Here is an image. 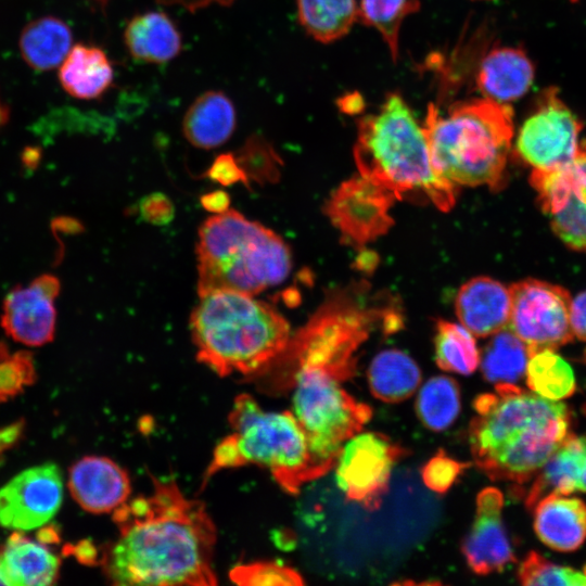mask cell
<instances>
[{"label":"cell","mask_w":586,"mask_h":586,"mask_svg":"<svg viewBox=\"0 0 586 586\" xmlns=\"http://www.w3.org/2000/svg\"><path fill=\"white\" fill-rule=\"evenodd\" d=\"M151 477L150 494L113 511L118 536L98 564L114 585H215L217 530L205 505L175 480Z\"/></svg>","instance_id":"1"},{"label":"cell","mask_w":586,"mask_h":586,"mask_svg":"<svg viewBox=\"0 0 586 586\" xmlns=\"http://www.w3.org/2000/svg\"><path fill=\"white\" fill-rule=\"evenodd\" d=\"M469 425L475 464L491 480L513 484L533 480L568 435L570 413L559 400L527 392L513 383H496L479 395Z\"/></svg>","instance_id":"2"},{"label":"cell","mask_w":586,"mask_h":586,"mask_svg":"<svg viewBox=\"0 0 586 586\" xmlns=\"http://www.w3.org/2000/svg\"><path fill=\"white\" fill-rule=\"evenodd\" d=\"M437 174L453 184L504 186L513 112L488 98L460 101L446 112L431 104L423 127Z\"/></svg>","instance_id":"3"},{"label":"cell","mask_w":586,"mask_h":586,"mask_svg":"<svg viewBox=\"0 0 586 586\" xmlns=\"http://www.w3.org/2000/svg\"><path fill=\"white\" fill-rule=\"evenodd\" d=\"M190 328L199 361L218 375L268 369L291 334L283 316L252 295L216 291L200 296Z\"/></svg>","instance_id":"4"},{"label":"cell","mask_w":586,"mask_h":586,"mask_svg":"<svg viewBox=\"0 0 586 586\" xmlns=\"http://www.w3.org/2000/svg\"><path fill=\"white\" fill-rule=\"evenodd\" d=\"M354 157L360 176L396 199L419 191L441 211L455 204L456 186L434 169L423 127L397 93H390L378 112L359 119Z\"/></svg>","instance_id":"5"},{"label":"cell","mask_w":586,"mask_h":586,"mask_svg":"<svg viewBox=\"0 0 586 586\" xmlns=\"http://www.w3.org/2000/svg\"><path fill=\"white\" fill-rule=\"evenodd\" d=\"M228 421L231 432L215 447L202 489L219 471L246 464L269 470L292 495H297L304 483L323 475L292 411L266 410L252 395L242 393L234 398Z\"/></svg>","instance_id":"6"},{"label":"cell","mask_w":586,"mask_h":586,"mask_svg":"<svg viewBox=\"0 0 586 586\" xmlns=\"http://www.w3.org/2000/svg\"><path fill=\"white\" fill-rule=\"evenodd\" d=\"M198 291L255 295L281 283L292 267L291 252L272 230L233 209L209 217L199 231Z\"/></svg>","instance_id":"7"},{"label":"cell","mask_w":586,"mask_h":586,"mask_svg":"<svg viewBox=\"0 0 586 586\" xmlns=\"http://www.w3.org/2000/svg\"><path fill=\"white\" fill-rule=\"evenodd\" d=\"M285 371V384L294 390L293 415L307 438L311 456L326 474L334 466L347 440L371 419L372 409L349 395L340 375L321 368L298 366Z\"/></svg>","instance_id":"8"},{"label":"cell","mask_w":586,"mask_h":586,"mask_svg":"<svg viewBox=\"0 0 586 586\" xmlns=\"http://www.w3.org/2000/svg\"><path fill=\"white\" fill-rule=\"evenodd\" d=\"M511 308L508 328L527 346L530 355L557 349L574 337L568 290L537 279H525L509 288Z\"/></svg>","instance_id":"9"},{"label":"cell","mask_w":586,"mask_h":586,"mask_svg":"<svg viewBox=\"0 0 586 586\" xmlns=\"http://www.w3.org/2000/svg\"><path fill=\"white\" fill-rule=\"evenodd\" d=\"M530 182L556 235L570 249L586 253V139L574 158L549 170L533 169Z\"/></svg>","instance_id":"10"},{"label":"cell","mask_w":586,"mask_h":586,"mask_svg":"<svg viewBox=\"0 0 586 586\" xmlns=\"http://www.w3.org/2000/svg\"><path fill=\"white\" fill-rule=\"evenodd\" d=\"M407 450L378 432L356 434L343 445L335 466V481L348 500L377 510L387 493L394 464Z\"/></svg>","instance_id":"11"},{"label":"cell","mask_w":586,"mask_h":586,"mask_svg":"<svg viewBox=\"0 0 586 586\" xmlns=\"http://www.w3.org/2000/svg\"><path fill=\"white\" fill-rule=\"evenodd\" d=\"M581 129V122L560 99L557 89L549 88L523 123L515 151L535 170L558 168L576 155Z\"/></svg>","instance_id":"12"},{"label":"cell","mask_w":586,"mask_h":586,"mask_svg":"<svg viewBox=\"0 0 586 586\" xmlns=\"http://www.w3.org/2000/svg\"><path fill=\"white\" fill-rule=\"evenodd\" d=\"M63 500V476L54 463L28 468L0 488V526L30 531L46 525Z\"/></svg>","instance_id":"13"},{"label":"cell","mask_w":586,"mask_h":586,"mask_svg":"<svg viewBox=\"0 0 586 586\" xmlns=\"http://www.w3.org/2000/svg\"><path fill=\"white\" fill-rule=\"evenodd\" d=\"M396 198L360 176L343 182L327 206L332 224L348 243L361 246L384 234L393 220L388 214Z\"/></svg>","instance_id":"14"},{"label":"cell","mask_w":586,"mask_h":586,"mask_svg":"<svg viewBox=\"0 0 586 586\" xmlns=\"http://www.w3.org/2000/svg\"><path fill=\"white\" fill-rule=\"evenodd\" d=\"M60 280L49 273L27 286L17 285L2 304L1 326L14 341L27 346H42L53 340L56 327L55 298Z\"/></svg>","instance_id":"15"},{"label":"cell","mask_w":586,"mask_h":586,"mask_svg":"<svg viewBox=\"0 0 586 586\" xmlns=\"http://www.w3.org/2000/svg\"><path fill=\"white\" fill-rule=\"evenodd\" d=\"M504 496L486 487L476 497L472 527L462 543V553L473 572L486 575L500 572L515 561L501 518Z\"/></svg>","instance_id":"16"},{"label":"cell","mask_w":586,"mask_h":586,"mask_svg":"<svg viewBox=\"0 0 586 586\" xmlns=\"http://www.w3.org/2000/svg\"><path fill=\"white\" fill-rule=\"evenodd\" d=\"M68 489L74 500L90 513L113 512L131 494L127 471L111 458L85 456L68 472Z\"/></svg>","instance_id":"17"},{"label":"cell","mask_w":586,"mask_h":586,"mask_svg":"<svg viewBox=\"0 0 586 586\" xmlns=\"http://www.w3.org/2000/svg\"><path fill=\"white\" fill-rule=\"evenodd\" d=\"M511 308L510 291L488 277L466 282L456 296V314L473 335L485 337L508 327Z\"/></svg>","instance_id":"18"},{"label":"cell","mask_w":586,"mask_h":586,"mask_svg":"<svg viewBox=\"0 0 586 586\" xmlns=\"http://www.w3.org/2000/svg\"><path fill=\"white\" fill-rule=\"evenodd\" d=\"M60 557L46 543L21 531L0 546V585H52L60 577Z\"/></svg>","instance_id":"19"},{"label":"cell","mask_w":586,"mask_h":586,"mask_svg":"<svg viewBox=\"0 0 586 586\" xmlns=\"http://www.w3.org/2000/svg\"><path fill=\"white\" fill-rule=\"evenodd\" d=\"M534 509V528L549 548L562 552L577 549L586 539V504L568 495L551 493Z\"/></svg>","instance_id":"20"},{"label":"cell","mask_w":586,"mask_h":586,"mask_svg":"<svg viewBox=\"0 0 586 586\" xmlns=\"http://www.w3.org/2000/svg\"><path fill=\"white\" fill-rule=\"evenodd\" d=\"M532 481L525 496L531 509L551 493L586 492V437L568 433Z\"/></svg>","instance_id":"21"},{"label":"cell","mask_w":586,"mask_h":586,"mask_svg":"<svg viewBox=\"0 0 586 586\" xmlns=\"http://www.w3.org/2000/svg\"><path fill=\"white\" fill-rule=\"evenodd\" d=\"M535 69L526 53L518 48H495L483 59L477 87L485 98L507 103L523 97L532 86Z\"/></svg>","instance_id":"22"},{"label":"cell","mask_w":586,"mask_h":586,"mask_svg":"<svg viewBox=\"0 0 586 586\" xmlns=\"http://www.w3.org/2000/svg\"><path fill=\"white\" fill-rule=\"evenodd\" d=\"M235 109L221 91H206L190 105L182 120L187 140L201 149L225 143L235 128Z\"/></svg>","instance_id":"23"},{"label":"cell","mask_w":586,"mask_h":586,"mask_svg":"<svg viewBox=\"0 0 586 586\" xmlns=\"http://www.w3.org/2000/svg\"><path fill=\"white\" fill-rule=\"evenodd\" d=\"M124 42L133 59L154 64L173 60L181 50L178 28L158 11L133 16L125 28Z\"/></svg>","instance_id":"24"},{"label":"cell","mask_w":586,"mask_h":586,"mask_svg":"<svg viewBox=\"0 0 586 586\" xmlns=\"http://www.w3.org/2000/svg\"><path fill=\"white\" fill-rule=\"evenodd\" d=\"M59 79L71 97L93 100L111 87L114 72L102 49L78 43L61 63Z\"/></svg>","instance_id":"25"},{"label":"cell","mask_w":586,"mask_h":586,"mask_svg":"<svg viewBox=\"0 0 586 586\" xmlns=\"http://www.w3.org/2000/svg\"><path fill=\"white\" fill-rule=\"evenodd\" d=\"M69 26L59 17L47 15L28 23L20 36V51L28 66L50 71L59 66L72 49Z\"/></svg>","instance_id":"26"},{"label":"cell","mask_w":586,"mask_h":586,"mask_svg":"<svg viewBox=\"0 0 586 586\" xmlns=\"http://www.w3.org/2000/svg\"><path fill=\"white\" fill-rule=\"evenodd\" d=\"M368 382L373 396L385 403H398L410 397L421 382L417 364L397 349L379 353L368 370Z\"/></svg>","instance_id":"27"},{"label":"cell","mask_w":586,"mask_h":586,"mask_svg":"<svg viewBox=\"0 0 586 586\" xmlns=\"http://www.w3.org/2000/svg\"><path fill=\"white\" fill-rule=\"evenodd\" d=\"M297 9L305 30L324 43L346 35L358 16L355 0H297Z\"/></svg>","instance_id":"28"},{"label":"cell","mask_w":586,"mask_h":586,"mask_svg":"<svg viewBox=\"0 0 586 586\" xmlns=\"http://www.w3.org/2000/svg\"><path fill=\"white\" fill-rule=\"evenodd\" d=\"M528 358L525 343L507 327L493 334L480 360L486 380L514 383L525 375Z\"/></svg>","instance_id":"29"},{"label":"cell","mask_w":586,"mask_h":586,"mask_svg":"<svg viewBox=\"0 0 586 586\" xmlns=\"http://www.w3.org/2000/svg\"><path fill=\"white\" fill-rule=\"evenodd\" d=\"M525 377L532 392L551 400L571 396L576 387L573 369L553 349L532 353Z\"/></svg>","instance_id":"30"},{"label":"cell","mask_w":586,"mask_h":586,"mask_svg":"<svg viewBox=\"0 0 586 586\" xmlns=\"http://www.w3.org/2000/svg\"><path fill=\"white\" fill-rule=\"evenodd\" d=\"M416 410L418 418L429 430H446L460 411L458 383L445 375L431 378L418 394Z\"/></svg>","instance_id":"31"},{"label":"cell","mask_w":586,"mask_h":586,"mask_svg":"<svg viewBox=\"0 0 586 586\" xmlns=\"http://www.w3.org/2000/svg\"><path fill=\"white\" fill-rule=\"evenodd\" d=\"M434 345L436 364L443 370L467 375L480 364L473 334L463 326L438 320Z\"/></svg>","instance_id":"32"},{"label":"cell","mask_w":586,"mask_h":586,"mask_svg":"<svg viewBox=\"0 0 586 586\" xmlns=\"http://www.w3.org/2000/svg\"><path fill=\"white\" fill-rule=\"evenodd\" d=\"M419 9L417 0H361L358 15L375 28L390 48L393 60L398 55V37L405 17Z\"/></svg>","instance_id":"33"},{"label":"cell","mask_w":586,"mask_h":586,"mask_svg":"<svg viewBox=\"0 0 586 586\" xmlns=\"http://www.w3.org/2000/svg\"><path fill=\"white\" fill-rule=\"evenodd\" d=\"M518 577L523 585H586V570L556 564L535 551L522 561Z\"/></svg>","instance_id":"34"},{"label":"cell","mask_w":586,"mask_h":586,"mask_svg":"<svg viewBox=\"0 0 586 586\" xmlns=\"http://www.w3.org/2000/svg\"><path fill=\"white\" fill-rule=\"evenodd\" d=\"M36 379L33 355L26 351L10 353L0 342V403L20 394Z\"/></svg>","instance_id":"35"},{"label":"cell","mask_w":586,"mask_h":586,"mask_svg":"<svg viewBox=\"0 0 586 586\" xmlns=\"http://www.w3.org/2000/svg\"><path fill=\"white\" fill-rule=\"evenodd\" d=\"M230 579L238 585L279 586L303 585L302 575L294 569L275 561H255L234 566Z\"/></svg>","instance_id":"36"},{"label":"cell","mask_w":586,"mask_h":586,"mask_svg":"<svg viewBox=\"0 0 586 586\" xmlns=\"http://www.w3.org/2000/svg\"><path fill=\"white\" fill-rule=\"evenodd\" d=\"M468 466L470 463L460 462L440 450L422 467L421 476L428 488L444 494Z\"/></svg>","instance_id":"37"},{"label":"cell","mask_w":586,"mask_h":586,"mask_svg":"<svg viewBox=\"0 0 586 586\" xmlns=\"http://www.w3.org/2000/svg\"><path fill=\"white\" fill-rule=\"evenodd\" d=\"M277 156L271 148L258 137H252L242 149L237 158L241 168L247 174H253L255 178H270L272 170L277 169ZM276 174V173H275Z\"/></svg>","instance_id":"38"},{"label":"cell","mask_w":586,"mask_h":586,"mask_svg":"<svg viewBox=\"0 0 586 586\" xmlns=\"http://www.w3.org/2000/svg\"><path fill=\"white\" fill-rule=\"evenodd\" d=\"M208 176L224 186L246 181V175L233 154L219 155L208 170Z\"/></svg>","instance_id":"39"},{"label":"cell","mask_w":586,"mask_h":586,"mask_svg":"<svg viewBox=\"0 0 586 586\" xmlns=\"http://www.w3.org/2000/svg\"><path fill=\"white\" fill-rule=\"evenodd\" d=\"M141 213L148 221L164 224L173 217V205L166 196L154 194L142 201Z\"/></svg>","instance_id":"40"},{"label":"cell","mask_w":586,"mask_h":586,"mask_svg":"<svg viewBox=\"0 0 586 586\" xmlns=\"http://www.w3.org/2000/svg\"><path fill=\"white\" fill-rule=\"evenodd\" d=\"M570 321L573 335L586 342V291L572 300Z\"/></svg>","instance_id":"41"},{"label":"cell","mask_w":586,"mask_h":586,"mask_svg":"<svg viewBox=\"0 0 586 586\" xmlns=\"http://www.w3.org/2000/svg\"><path fill=\"white\" fill-rule=\"evenodd\" d=\"M24 422L16 421L11 424L0 426V455L11 448L22 436Z\"/></svg>","instance_id":"42"},{"label":"cell","mask_w":586,"mask_h":586,"mask_svg":"<svg viewBox=\"0 0 586 586\" xmlns=\"http://www.w3.org/2000/svg\"><path fill=\"white\" fill-rule=\"evenodd\" d=\"M202 205L208 212L220 214L228 209L230 200L226 192L224 191H214L208 194H205L201 199Z\"/></svg>","instance_id":"43"},{"label":"cell","mask_w":586,"mask_h":586,"mask_svg":"<svg viewBox=\"0 0 586 586\" xmlns=\"http://www.w3.org/2000/svg\"><path fill=\"white\" fill-rule=\"evenodd\" d=\"M9 117H10L9 107L0 98V128L8 123Z\"/></svg>","instance_id":"44"},{"label":"cell","mask_w":586,"mask_h":586,"mask_svg":"<svg viewBox=\"0 0 586 586\" xmlns=\"http://www.w3.org/2000/svg\"><path fill=\"white\" fill-rule=\"evenodd\" d=\"M97 2H99L100 4H106L109 0H95Z\"/></svg>","instance_id":"45"}]
</instances>
